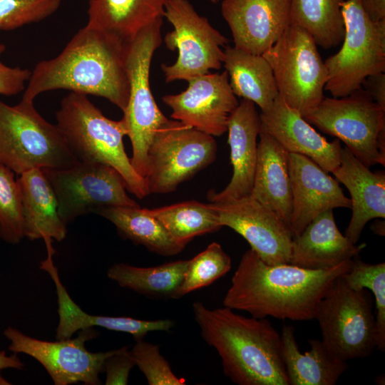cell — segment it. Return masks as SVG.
I'll return each instance as SVG.
<instances>
[{
  "label": "cell",
  "instance_id": "6da1fadb",
  "mask_svg": "<svg viewBox=\"0 0 385 385\" xmlns=\"http://www.w3.org/2000/svg\"><path fill=\"white\" fill-rule=\"evenodd\" d=\"M351 260L329 269L309 270L268 265L250 249L241 257L223 305L256 318L314 319L321 300L333 282L349 270Z\"/></svg>",
  "mask_w": 385,
  "mask_h": 385
},
{
  "label": "cell",
  "instance_id": "7a4b0ae2",
  "mask_svg": "<svg viewBox=\"0 0 385 385\" xmlns=\"http://www.w3.org/2000/svg\"><path fill=\"white\" fill-rule=\"evenodd\" d=\"M128 43L86 25L58 56L35 66L22 99L34 101L42 93L64 89L103 97L123 112L130 90L126 69Z\"/></svg>",
  "mask_w": 385,
  "mask_h": 385
},
{
  "label": "cell",
  "instance_id": "3957f363",
  "mask_svg": "<svg viewBox=\"0 0 385 385\" xmlns=\"http://www.w3.org/2000/svg\"><path fill=\"white\" fill-rule=\"evenodd\" d=\"M204 341L220 357L224 374L237 385H289L281 335L266 318L246 317L225 307L192 304Z\"/></svg>",
  "mask_w": 385,
  "mask_h": 385
},
{
  "label": "cell",
  "instance_id": "277c9868",
  "mask_svg": "<svg viewBox=\"0 0 385 385\" xmlns=\"http://www.w3.org/2000/svg\"><path fill=\"white\" fill-rule=\"evenodd\" d=\"M56 118L68 149L79 163L111 166L121 175L129 192L138 199L149 195L145 179L136 173L125 150L123 138L128 129L123 118H108L88 96L74 92L63 98Z\"/></svg>",
  "mask_w": 385,
  "mask_h": 385
},
{
  "label": "cell",
  "instance_id": "5b68a950",
  "mask_svg": "<svg viewBox=\"0 0 385 385\" xmlns=\"http://www.w3.org/2000/svg\"><path fill=\"white\" fill-rule=\"evenodd\" d=\"M0 163L21 175L33 169L65 168L79 163L58 126L45 120L34 101H0Z\"/></svg>",
  "mask_w": 385,
  "mask_h": 385
},
{
  "label": "cell",
  "instance_id": "8992f818",
  "mask_svg": "<svg viewBox=\"0 0 385 385\" xmlns=\"http://www.w3.org/2000/svg\"><path fill=\"white\" fill-rule=\"evenodd\" d=\"M162 24L163 19L150 24L127 45L126 69L130 90L122 118L132 145L131 165L144 179L151 143L158 131L168 120L155 103L149 81L153 54L162 43Z\"/></svg>",
  "mask_w": 385,
  "mask_h": 385
},
{
  "label": "cell",
  "instance_id": "52a82bcc",
  "mask_svg": "<svg viewBox=\"0 0 385 385\" xmlns=\"http://www.w3.org/2000/svg\"><path fill=\"white\" fill-rule=\"evenodd\" d=\"M336 137L362 163L385 165V110L362 88L341 98L324 97L304 117Z\"/></svg>",
  "mask_w": 385,
  "mask_h": 385
},
{
  "label": "cell",
  "instance_id": "ba28073f",
  "mask_svg": "<svg viewBox=\"0 0 385 385\" xmlns=\"http://www.w3.org/2000/svg\"><path fill=\"white\" fill-rule=\"evenodd\" d=\"M344 36L341 49L324 61V90L344 97L361 88L366 77L385 71V20L371 21L358 0L342 3Z\"/></svg>",
  "mask_w": 385,
  "mask_h": 385
},
{
  "label": "cell",
  "instance_id": "9c48e42d",
  "mask_svg": "<svg viewBox=\"0 0 385 385\" xmlns=\"http://www.w3.org/2000/svg\"><path fill=\"white\" fill-rule=\"evenodd\" d=\"M262 56L270 63L279 96L303 117L324 98L327 70L312 36L294 24Z\"/></svg>",
  "mask_w": 385,
  "mask_h": 385
},
{
  "label": "cell",
  "instance_id": "30bf717a",
  "mask_svg": "<svg viewBox=\"0 0 385 385\" xmlns=\"http://www.w3.org/2000/svg\"><path fill=\"white\" fill-rule=\"evenodd\" d=\"M327 349L343 361L364 358L376 348L373 302L366 289L338 277L321 300L315 319Z\"/></svg>",
  "mask_w": 385,
  "mask_h": 385
},
{
  "label": "cell",
  "instance_id": "8fae6325",
  "mask_svg": "<svg viewBox=\"0 0 385 385\" xmlns=\"http://www.w3.org/2000/svg\"><path fill=\"white\" fill-rule=\"evenodd\" d=\"M213 136L170 120L158 131L148 151L145 177L150 193L166 194L212 163L217 156Z\"/></svg>",
  "mask_w": 385,
  "mask_h": 385
},
{
  "label": "cell",
  "instance_id": "7c38bea8",
  "mask_svg": "<svg viewBox=\"0 0 385 385\" xmlns=\"http://www.w3.org/2000/svg\"><path fill=\"white\" fill-rule=\"evenodd\" d=\"M164 17L173 30L166 34L167 48L178 51L172 65L161 64L166 83L189 80L220 69L229 40L200 16L188 0H167Z\"/></svg>",
  "mask_w": 385,
  "mask_h": 385
},
{
  "label": "cell",
  "instance_id": "4fadbf2b",
  "mask_svg": "<svg viewBox=\"0 0 385 385\" xmlns=\"http://www.w3.org/2000/svg\"><path fill=\"white\" fill-rule=\"evenodd\" d=\"M42 171L54 191L59 215L66 225L80 216L106 208L140 206L129 197L124 179L111 166L78 163Z\"/></svg>",
  "mask_w": 385,
  "mask_h": 385
},
{
  "label": "cell",
  "instance_id": "5bb4252c",
  "mask_svg": "<svg viewBox=\"0 0 385 385\" xmlns=\"http://www.w3.org/2000/svg\"><path fill=\"white\" fill-rule=\"evenodd\" d=\"M3 334L10 342L9 351L36 359L55 385L102 384L99 375L103 372L104 362L115 351L91 352L86 349V342L98 335L93 327L79 331L75 338L54 342L34 338L11 326Z\"/></svg>",
  "mask_w": 385,
  "mask_h": 385
},
{
  "label": "cell",
  "instance_id": "9a60e30c",
  "mask_svg": "<svg viewBox=\"0 0 385 385\" xmlns=\"http://www.w3.org/2000/svg\"><path fill=\"white\" fill-rule=\"evenodd\" d=\"M222 227L243 237L267 264H289L293 234L274 211L250 196L225 202H210Z\"/></svg>",
  "mask_w": 385,
  "mask_h": 385
},
{
  "label": "cell",
  "instance_id": "2e32d148",
  "mask_svg": "<svg viewBox=\"0 0 385 385\" xmlns=\"http://www.w3.org/2000/svg\"><path fill=\"white\" fill-rule=\"evenodd\" d=\"M188 82L183 92L162 98L172 109L171 118L212 136L224 134L229 118L239 104L227 72L208 73Z\"/></svg>",
  "mask_w": 385,
  "mask_h": 385
},
{
  "label": "cell",
  "instance_id": "e0dca14e",
  "mask_svg": "<svg viewBox=\"0 0 385 385\" xmlns=\"http://www.w3.org/2000/svg\"><path fill=\"white\" fill-rule=\"evenodd\" d=\"M292 0H223L222 15L234 47L262 55L291 24Z\"/></svg>",
  "mask_w": 385,
  "mask_h": 385
},
{
  "label": "cell",
  "instance_id": "ac0fdd59",
  "mask_svg": "<svg viewBox=\"0 0 385 385\" xmlns=\"http://www.w3.org/2000/svg\"><path fill=\"white\" fill-rule=\"evenodd\" d=\"M292 211L289 227L294 236L322 212L338 207H351L350 198L339 183L308 157L289 155Z\"/></svg>",
  "mask_w": 385,
  "mask_h": 385
},
{
  "label": "cell",
  "instance_id": "d6986e66",
  "mask_svg": "<svg viewBox=\"0 0 385 385\" xmlns=\"http://www.w3.org/2000/svg\"><path fill=\"white\" fill-rule=\"evenodd\" d=\"M260 127L289 153L305 155L327 173L339 165L340 140L329 142L296 110L278 96L272 106L260 114Z\"/></svg>",
  "mask_w": 385,
  "mask_h": 385
},
{
  "label": "cell",
  "instance_id": "ffe728a7",
  "mask_svg": "<svg viewBox=\"0 0 385 385\" xmlns=\"http://www.w3.org/2000/svg\"><path fill=\"white\" fill-rule=\"evenodd\" d=\"M260 125V114L255 104L243 98L230 115L227 125L232 176L222 191L211 190L208 192L207 198L210 202H230L250 195Z\"/></svg>",
  "mask_w": 385,
  "mask_h": 385
},
{
  "label": "cell",
  "instance_id": "44dd1931",
  "mask_svg": "<svg viewBox=\"0 0 385 385\" xmlns=\"http://www.w3.org/2000/svg\"><path fill=\"white\" fill-rule=\"evenodd\" d=\"M40 268L53 280L57 295L58 323L56 339H68L83 329L100 327L111 331L130 334L135 341L143 339L151 332H170L174 322L170 319L143 320L129 317H111L90 314L84 312L71 297L63 284L52 255L41 262Z\"/></svg>",
  "mask_w": 385,
  "mask_h": 385
},
{
  "label": "cell",
  "instance_id": "7402d4cb",
  "mask_svg": "<svg viewBox=\"0 0 385 385\" xmlns=\"http://www.w3.org/2000/svg\"><path fill=\"white\" fill-rule=\"evenodd\" d=\"M332 173L350 193L352 214L344 235L356 244L369 221L385 217L384 171L372 172L344 147Z\"/></svg>",
  "mask_w": 385,
  "mask_h": 385
},
{
  "label": "cell",
  "instance_id": "603a6c76",
  "mask_svg": "<svg viewBox=\"0 0 385 385\" xmlns=\"http://www.w3.org/2000/svg\"><path fill=\"white\" fill-rule=\"evenodd\" d=\"M365 247L364 243L356 245L342 234L329 210L293 237L289 264L309 270L329 269L359 256Z\"/></svg>",
  "mask_w": 385,
  "mask_h": 385
},
{
  "label": "cell",
  "instance_id": "cb8c5ba5",
  "mask_svg": "<svg viewBox=\"0 0 385 385\" xmlns=\"http://www.w3.org/2000/svg\"><path fill=\"white\" fill-rule=\"evenodd\" d=\"M250 197L276 212L289 226L292 211L289 155L272 136L261 128Z\"/></svg>",
  "mask_w": 385,
  "mask_h": 385
},
{
  "label": "cell",
  "instance_id": "d4e9b609",
  "mask_svg": "<svg viewBox=\"0 0 385 385\" xmlns=\"http://www.w3.org/2000/svg\"><path fill=\"white\" fill-rule=\"evenodd\" d=\"M17 180L24 237L32 241L64 240L67 225L59 215L56 195L42 169L25 172L19 175Z\"/></svg>",
  "mask_w": 385,
  "mask_h": 385
},
{
  "label": "cell",
  "instance_id": "484cf974",
  "mask_svg": "<svg viewBox=\"0 0 385 385\" xmlns=\"http://www.w3.org/2000/svg\"><path fill=\"white\" fill-rule=\"evenodd\" d=\"M280 335L289 385H334L348 368L346 361L333 354L322 341L309 339L310 350L302 353L291 325H284Z\"/></svg>",
  "mask_w": 385,
  "mask_h": 385
},
{
  "label": "cell",
  "instance_id": "4316f807",
  "mask_svg": "<svg viewBox=\"0 0 385 385\" xmlns=\"http://www.w3.org/2000/svg\"><path fill=\"white\" fill-rule=\"evenodd\" d=\"M166 1L89 0L86 25L129 42L144 27L164 17Z\"/></svg>",
  "mask_w": 385,
  "mask_h": 385
},
{
  "label": "cell",
  "instance_id": "83f0119b",
  "mask_svg": "<svg viewBox=\"0 0 385 385\" xmlns=\"http://www.w3.org/2000/svg\"><path fill=\"white\" fill-rule=\"evenodd\" d=\"M223 63L235 96L252 101L267 111L279 96L273 72L262 55H255L227 46Z\"/></svg>",
  "mask_w": 385,
  "mask_h": 385
},
{
  "label": "cell",
  "instance_id": "f1b7e54d",
  "mask_svg": "<svg viewBox=\"0 0 385 385\" xmlns=\"http://www.w3.org/2000/svg\"><path fill=\"white\" fill-rule=\"evenodd\" d=\"M96 214L113 223L123 239L143 245L150 252L168 257L181 252L185 247L176 242L147 208L112 207Z\"/></svg>",
  "mask_w": 385,
  "mask_h": 385
},
{
  "label": "cell",
  "instance_id": "f546056e",
  "mask_svg": "<svg viewBox=\"0 0 385 385\" xmlns=\"http://www.w3.org/2000/svg\"><path fill=\"white\" fill-rule=\"evenodd\" d=\"M188 265V260H178L148 267L115 263L109 267L107 276L120 287L146 297L176 299Z\"/></svg>",
  "mask_w": 385,
  "mask_h": 385
},
{
  "label": "cell",
  "instance_id": "4dcf8cb0",
  "mask_svg": "<svg viewBox=\"0 0 385 385\" xmlns=\"http://www.w3.org/2000/svg\"><path fill=\"white\" fill-rule=\"evenodd\" d=\"M344 0H292L291 24L307 31L317 46L329 49L344 38L342 3Z\"/></svg>",
  "mask_w": 385,
  "mask_h": 385
},
{
  "label": "cell",
  "instance_id": "1f68e13d",
  "mask_svg": "<svg viewBox=\"0 0 385 385\" xmlns=\"http://www.w3.org/2000/svg\"><path fill=\"white\" fill-rule=\"evenodd\" d=\"M148 210L176 242L185 246L195 237L214 232L222 227L210 203L190 200Z\"/></svg>",
  "mask_w": 385,
  "mask_h": 385
},
{
  "label": "cell",
  "instance_id": "d6a6232c",
  "mask_svg": "<svg viewBox=\"0 0 385 385\" xmlns=\"http://www.w3.org/2000/svg\"><path fill=\"white\" fill-rule=\"evenodd\" d=\"M346 283L354 289H369L375 304L376 348L385 350V263L369 264L356 256L351 260L349 270L343 274Z\"/></svg>",
  "mask_w": 385,
  "mask_h": 385
},
{
  "label": "cell",
  "instance_id": "836d02e7",
  "mask_svg": "<svg viewBox=\"0 0 385 385\" xmlns=\"http://www.w3.org/2000/svg\"><path fill=\"white\" fill-rule=\"evenodd\" d=\"M230 269V256L219 243L212 242L192 259L188 260L185 277L178 290L176 299L211 284Z\"/></svg>",
  "mask_w": 385,
  "mask_h": 385
},
{
  "label": "cell",
  "instance_id": "e575fe53",
  "mask_svg": "<svg viewBox=\"0 0 385 385\" xmlns=\"http://www.w3.org/2000/svg\"><path fill=\"white\" fill-rule=\"evenodd\" d=\"M0 238L16 245L24 238L21 201L14 173L0 163Z\"/></svg>",
  "mask_w": 385,
  "mask_h": 385
},
{
  "label": "cell",
  "instance_id": "d590c367",
  "mask_svg": "<svg viewBox=\"0 0 385 385\" xmlns=\"http://www.w3.org/2000/svg\"><path fill=\"white\" fill-rule=\"evenodd\" d=\"M62 0H0V30L41 21L56 12Z\"/></svg>",
  "mask_w": 385,
  "mask_h": 385
},
{
  "label": "cell",
  "instance_id": "8d00e7d4",
  "mask_svg": "<svg viewBox=\"0 0 385 385\" xmlns=\"http://www.w3.org/2000/svg\"><path fill=\"white\" fill-rule=\"evenodd\" d=\"M135 366L145 376L149 385H184L185 381L178 377L170 364L160 354L157 344L140 339L130 350Z\"/></svg>",
  "mask_w": 385,
  "mask_h": 385
},
{
  "label": "cell",
  "instance_id": "74e56055",
  "mask_svg": "<svg viewBox=\"0 0 385 385\" xmlns=\"http://www.w3.org/2000/svg\"><path fill=\"white\" fill-rule=\"evenodd\" d=\"M134 366L135 364L130 351L126 346L115 349L104 362L105 384H128L130 372Z\"/></svg>",
  "mask_w": 385,
  "mask_h": 385
},
{
  "label": "cell",
  "instance_id": "f35d334b",
  "mask_svg": "<svg viewBox=\"0 0 385 385\" xmlns=\"http://www.w3.org/2000/svg\"><path fill=\"white\" fill-rule=\"evenodd\" d=\"M5 50V45L0 43V56ZM31 73L27 68L8 66L0 60V95L14 96L24 91Z\"/></svg>",
  "mask_w": 385,
  "mask_h": 385
},
{
  "label": "cell",
  "instance_id": "ab89813d",
  "mask_svg": "<svg viewBox=\"0 0 385 385\" xmlns=\"http://www.w3.org/2000/svg\"><path fill=\"white\" fill-rule=\"evenodd\" d=\"M361 88L375 103L385 110L384 73H379L366 77L362 83Z\"/></svg>",
  "mask_w": 385,
  "mask_h": 385
},
{
  "label": "cell",
  "instance_id": "60d3db41",
  "mask_svg": "<svg viewBox=\"0 0 385 385\" xmlns=\"http://www.w3.org/2000/svg\"><path fill=\"white\" fill-rule=\"evenodd\" d=\"M367 17L374 22L385 20V0H358Z\"/></svg>",
  "mask_w": 385,
  "mask_h": 385
},
{
  "label": "cell",
  "instance_id": "b9f144b4",
  "mask_svg": "<svg viewBox=\"0 0 385 385\" xmlns=\"http://www.w3.org/2000/svg\"><path fill=\"white\" fill-rule=\"evenodd\" d=\"M24 364L21 361L16 354L7 355L5 351L0 350V385L11 384L1 374V372L6 369H14L22 370L24 368Z\"/></svg>",
  "mask_w": 385,
  "mask_h": 385
},
{
  "label": "cell",
  "instance_id": "7bdbcfd3",
  "mask_svg": "<svg viewBox=\"0 0 385 385\" xmlns=\"http://www.w3.org/2000/svg\"><path fill=\"white\" fill-rule=\"evenodd\" d=\"M372 230L374 233L381 236L384 235V222H376L371 226Z\"/></svg>",
  "mask_w": 385,
  "mask_h": 385
},
{
  "label": "cell",
  "instance_id": "ee69618b",
  "mask_svg": "<svg viewBox=\"0 0 385 385\" xmlns=\"http://www.w3.org/2000/svg\"><path fill=\"white\" fill-rule=\"evenodd\" d=\"M375 382L377 384H384V376H378L376 377Z\"/></svg>",
  "mask_w": 385,
  "mask_h": 385
},
{
  "label": "cell",
  "instance_id": "f6af8a7d",
  "mask_svg": "<svg viewBox=\"0 0 385 385\" xmlns=\"http://www.w3.org/2000/svg\"><path fill=\"white\" fill-rule=\"evenodd\" d=\"M219 1H220V0H210V1H211L212 3H214V4L217 3Z\"/></svg>",
  "mask_w": 385,
  "mask_h": 385
}]
</instances>
